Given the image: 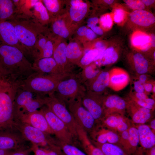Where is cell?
<instances>
[{
    "instance_id": "cell-1",
    "label": "cell",
    "mask_w": 155,
    "mask_h": 155,
    "mask_svg": "<svg viewBox=\"0 0 155 155\" xmlns=\"http://www.w3.org/2000/svg\"><path fill=\"white\" fill-rule=\"evenodd\" d=\"M32 63L18 48L0 44V76L1 79L18 85L35 72Z\"/></svg>"
},
{
    "instance_id": "cell-2",
    "label": "cell",
    "mask_w": 155,
    "mask_h": 155,
    "mask_svg": "<svg viewBox=\"0 0 155 155\" xmlns=\"http://www.w3.org/2000/svg\"><path fill=\"white\" fill-rule=\"evenodd\" d=\"M18 40L24 51V55L33 62L36 60V44L38 36L46 34L48 29L32 18L15 16L10 20Z\"/></svg>"
},
{
    "instance_id": "cell-3",
    "label": "cell",
    "mask_w": 155,
    "mask_h": 155,
    "mask_svg": "<svg viewBox=\"0 0 155 155\" xmlns=\"http://www.w3.org/2000/svg\"><path fill=\"white\" fill-rule=\"evenodd\" d=\"M17 86L0 79V130L13 128Z\"/></svg>"
},
{
    "instance_id": "cell-4",
    "label": "cell",
    "mask_w": 155,
    "mask_h": 155,
    "mask_svg": "<svg viewBox=\"0 0 155 155\" xmlns=\"http://www.w3.org/2000/svg\"><path fill=\"white\" fill-rule=\"evenodd\" d=\"M60 80L49 75L35 72L17 85L23 89L46 96L55 93Z\"/></svg>"
},
{
    "instance_id": "cell-5",
    "label": "cell",
    "mask_w": 155,
    "mask_h": 155,
    "mask_svg": "<svg viewBox=\"0 0 155 155\" xmlns=\"http://www.w3.org/2000/svg\"><path fill=\"white\" fill-rule=\"evenodd\" d=\"M47 96H42L17 87L14 104V115L32 113L46 105Z\"/></svg>"
},
{
    "instance_id": "cell-6",
    "label": "cell",
    "mask_w": 155,
    "mask_h": 155,
    "mask_svg": "<svg viewBox=\"0 0 155 155\" xmlns=\"http://www.w3.org/2000/svg\"><path fill=\"white\" fill-rule=\"evenodd\" d=\"M86 89L75 76V74L60 81L58 84L55 95L65 104L69 102L81 98Z\"/></svg>"
},
{
    "instance_id": "cell-7",
    "label": "cell",
    "mask_w": 155,
    "mask_h": 155,
    "mask_svg": "<svg viewBox=\"0 0 155 155\" xmlns=\"http://www.w3.org/2000/svg\"><path fill=\"white\" fill-rule=\"evenodd\" d=\"M13 127L18 131L26 141L40 147L47 148L58 144V142L48 134L27 124L14 120Z\"/></svg>"
},
{
    "instance_id": "cell-8",
    "label": "cell",
    "mask_w": 155,
    "mask_h": 155,
    "mask_svg": "<svg viewBox=\"0 0 155 155\" xmlns=\"http://www.w3.org/2000/svg\"><path fill=\"white\" fill-rule=\"evenodd\" d=\"M46 105L65 124L74 139H78V125L65 103L54 93L47 96Z\"/></svg>"
},
{
    "instance_id": "cell-9",
    "label": "cell",
    "mask_w": 155,
    "mask_h": 155,
    "mask_svg": "<svg viewBox=\"0 0 155 155\" xmlns=\"http://www.w3.org/2000/svg\"><path fill=\"white\" fill-rule=\"evenodd\" d=\"M81 99L71 101L66 104L77 125L91 137L95 131L96 121L91 113L83 106Z\"/></svg>"
},
{
    "instance_id": "cell-10",
    "label": "cell",
    "mask_w": 155,
    "mask_h": 155,
    "mask_svg": "<svg viewBox=\"0 0 155 155\" xmlns=\"http://www.w3.org/2000/svg\"><path fill=\"white\" fill-rule=\"evenodd\" d=\"M40 110L43 114L58 143L73 145L74 138L65 124L46 105Z\"/></svg>"
},
{
    "instance_id": "cell-11",
    "label": "cell",
    "mask_w": 155,
    "mask_h": 155,
    "mask_svg": "<svg viewBox=\"0 0 155 155\" xmlns=\"http://www.w3.org/2000/svg\"><path fill=\"white\" fill-rule=\"evenodd\" d=\"M128 28L134 31L152 32L155 24V16L151 11L139 10L129 12L126 23Z\"/></svg>"
},
{
    "instance_id": "cell-12",
    "label": "cell",
    "mask_w": 155,
    "mask_h": 155,
    "mask_svg": "<svg viewBox=\"0 0 155 155\" xmlns=\"http://www.w3.org/2000/svg\"><path fill=\"white\" fill-rule=\"evenodd\" d=\"M155 39L154 34L152 32L133 31L130 37L131 48L148 57L152 55L155 51Z\"/></svg>"
},
{
    "instance_id": "cell-13",
    "label": "cell",
    "mask_w": 155,
    "mask_h": 155,
    "mask_svg": "<svg viewBox=\"0 0 155 155\" xmlns=\"http://www.w3.org/2000/svg\"><path fill=\"white\" fill-rule=\"evenodd\" d=\"M124 40L120 37L112 38L100 58L94 63L98 66H106L116 63L119 59L123 50Z\"/></svg>"
},
{
    "instance_id": "cell-14",
    "label": "cell",
    "mask_w": 155,
    "mask_h": 155,
    "mask_svg": "<svg viewBox=\"0 0 155 155\" xmlns=\"http://www.w3.org/2000/svg\"><path fill=\"white\" fill-rule=\"evenodd\" d=\"M102 94L86 91L82 98V104L91 113L95 121H100L104 117V100Z\"/></svg>"
},
{
    "instance_id": "cell-15",
    "label": "cell",
    "mask_w": 155,
    "mask_h": 155,
    "mask_svg": "<svg viewBox=\"0 0 155 155\" xmlns=\"http://www.w3.org/2000/svg\"><path fill=\"white\" fill-rule=\"evenodd\" d=\"M14 120L28 125L49 135H54L40 109L31 113L16 114L14 115Z\"/></svg>"
},
{
    "instance_id": "cell-16",
    "label": "cell",
    "mask_w": 155,
    "mask_h": 155,
    "mask_svg": "<svg viewBox=\"0 0 155 155\" xmlns=\"http://www.w3.org/2000/svg\"><path fill=\"white\" fill-rule=\"evenodd\" d=\"M126 59L131 68L139 75L150 73L155 64L147 56L133 49L127 52Z\"/></svg>"
},
{
    "instance_id": "cell-17",
    "label": "cell",
    "mask_w": 155,
    "mask_h": 155,
    "mask_svg": "<svg viewBox=\"0 0 155 155\" xmlns=\"http://www.w3.org/2000/svg\"><path fill=\"white\" fill-rule=\"evenodd\" d=\"M32 64L36 72L49 75L60 81L68 78L61 70L53 57L36 60Z\"/></svg>"
},
{
    "instance_id": "cell-18",
    "label": "cell",
    "mask_w": 155,
    "mask_h": 155,
    "mask_svg": "<svg viewBox=\"0 0 155 155\" xmlns=\"http://www.w3.org/2000/svg\"><path fill=\"white\" fill-rule=\"evenodd\" d=\"M26 141L14 128L0 134V150H15L24 146Z\"/></svg>"
},
{
    "instance_id": "cell-19",
    "label": "cell",
    "mask_w": 155,
    "mask_h": 155,
    "mask_svg": "<svg viewBox=\"0 0 155 155\" xmlns=\"http://www.w3.org/2000/svg\"><path fill=\"white\" fill-rule=\"evenodd\" d=\"M67 44L64 42H55L53 57L58 67L67 77L74 75V65L68 60L66 55Z\"/></svg>"
},
{
    "instance_id": "cell-20",
    "label": "cell",
    "mask_w": 155,
    "mask_h": 155,
    "mask_svg": "<svg viewBox=\"0 0 155 155\" xmlns=\"http://www.w3.org/2000/svg\"><path fill=\"white\" fill-rule=\"evenodd\" d=\"M0 44L16 47L24 55V49L18 40L14 27L9 21L0 22Z\"/></svg>"
},
{
    "instance_id": "cell-21",
    "label": "cell",
    "mask_w": 155,
    "mask_h": 155,
    "mask_svg": "<svg viewBox=\"0 0 155 155\" xmlns=\"http://www.w3.org/2000/svg\"><path fill=\"white\" fill-rule=\"evenodd\" d=\"M101 126L119 133L127 130L131 125L129 119L124 115L113 114L104 117L100 121Z\"/></svg>"
},
{
    "instance_id": "cell-22",
    "label": "cell",
    "mask_w": 155,
    "mask_h": 155,
    "mask_svg": "<svg viewBox=\"0 0 155 155\" xmlns=\"http://www.w3.org/2000/svg\"><path fill=\"white\" fill-rule=\"evenodd\" d=\"M126 101V110L133 123L138 125L144 124L152 118V111L141 107L130 99Z\"/></svg>"
},
{
    "instance_id": "cell-23",
    "label": "cell",
    "mask_w": 155,
    "mask_h": 155,
    "mask_svg": "<svg viewBox=\"0 0 155 155\" xmlns=\"http://www.w3.org/2000/svg\"><path fill=\"white\" fill-rule=\"evenodd\" d=\"M104 117L113 114L124 115L126 110V100L115 95L105 96L104 100Z\"/></svg>"
},
{
    "instance_id": "cell-24",
    "label": "cell",
    "mask_w": 155,
    "mask_h": 155,
    "mask_svg": "<svg viewBox=\"0 0 155 155\" xmlns=\"http://www.w3.org/2000/svg\"><path fill=\"white\" fill-rule=\"evenodd\" d=\"M109 75L108 87L115 91L121 90L129 84L130 80L129 75L123 69L115 67L108 71Z\"/></svg>"
},
{
    "instance_id": "cell-25",
    "label": "cell",
    "mask_w": 155,
    "mask_h": 155,
    "mask_svg": "<svg viewBox=\"0 0 155 155\" xmlns=\"http://www.w3.org/2000/svg\"><path fill=\"white\" fill-rule=\"evenodd\" d=\"M109 83L108 71H101L95 77L84 84L86 91L102 94L108 87Z\"/></svg>"
},
{
    "instance_id": "cell-26",
    "label": "cell",
    "mask_w": 155,
    "mask_h": 155,
    "mask_svg": "<svg viewBox=\"0 0 155 155\" xmlns=\"http://www.w3.org/2000/svg\"><path fill=\"white\" fill-rule=\"evenodd\" d=\"M98 129L96 128L95 131L91 137L92 141L98 143H110L118 144L119 135L117 132L101 126Z\"/></svg>"
},
{
    "instance_id": "cell-27",
    "label": "cell",
    "mask_w": 155,
    "mask_h": 155,
    "mask_svg": "<svg viewBox=\"0 0 155 155\" xmlns=\"http://www.w3.org/2000/svg\"><path fill=\"white\" fill-rule=\"evenodd\" d=\"M140 143L143 150L149 149L155 145V135L149 126L145 124L138 125Z\"/></svg>"
},
{
    "instance_id": "cell-28",
    "label": "cell",
    "mask_w": 155,
    "mask_h": 155,
    "mask_svg": "<svg viewBox=\"0 0 155 155\" xmlns=\"http://www.w3.org/2000/svg\"><path fill=\"white\" fill-rule=\"evenodd\" d=\"M78 139L82 147L88 155H105L98 147L94 145L90 140L87 133L79 126L77 127Z\"/></svg>"
},
{
    "instance_id": "cell-29",
    "label": "cell",
    "mask_w": 155,
    "mask_h": 155,
    "mask_svg": "<svg viewBox=\"0 0 155 155\" xmlns=\"http://www.w3.org/2000/svg\"><path fill=\"white\" fill-rule=\"evenodd\" d=\"M84 53L83 48L77 41H71L67 45L66 57L68 61L74 65H78Z\"/></svg>"
},
{
    "instance_id": "cell-30",
    "label": "cell",
    "mask_w": 155,
    "mask_h": 155,
    "mask_svg": "<svg viewBox=\"0 0 155 155\" xmlns=\"http://www.w3.org/2000/svg\"><path fill=\"white\" fill-rule=\"evenodd\" d=\"M32 18L44 26L51 23L48 12L41 0H38L34 5L32 11Z\"/></svg>"
},
{
    "instance_id": "cell-31",
    "label": "cell",
    "mask_w": 155,
    "mask_h": 155,
    "mask_svg": "<svg viewBox=\"0 0 155 155\" xmlns=\"http://www.w3.org/2000/svg\"><path fill=\"white\" fill-rule=\"evenodd\" d=\"M15 9L14 16L32 18V8L38 0H12Z\"/></svg>"
},
{
    "instance_id": "cell-32",
    "label": "cell",
    "mask_w": 155,
    "mask_h": 155,
    "mask_svg": "<svg viewBox=\"0 0 155 155\" xmlns=\"http://www.w3.org/2000/svg\"><path fill=\"white\" fill-rule=\"evenodd\" d=\"M111 13L114 22L120 26H123L127 22L129 13L125 5L116 3L112 7Z\"/></svg>"
},
{
    "instance_id": "cell-33",
    "label": "cell",
    "mask_w": 155,
    "mask_h": 155,
    "mask_svg": "<svg viewBox=\"0 0 155 155\" xmlns=\"http://www.w3.org/2000/svg\"><path fill=\"white\" fill-rule=\"evenodd\" d=\"M51 23V30L53 34L64 38H67L69 36L70 30L64 18L58 16L53 19Z\"/></svg>"
},
{
    "instance_id": "cell-34",
    "label": "cell",
    "mask_w": 155,
    "mask_h": 155,
    "mask_svg": "<svg viewBox=\"0 0 155 155\" xmlns=\"http://www.w3.org/2000/svg\"><path fill=\"white\" fill-rule=\"evenodd\" d=\"M88 8V3L83 1L71 5L69 12L71 19L75 22L80 21L86 15Z\"/></svg>"
},
{
    "instance_id": "cell-35",
    "label": "cell",
    "mask_w": 155,
    "mask_h": 155,
    "mask_svg": "<svg viewBox=\"0 0 155 155\" xmlns=\"http://www.w3.org/2000/svg\"><path fill=\"white\" fill-rule=\"evenodd\" d=\"M96 67L94 63L85 67L76 75V77L83 84L95 77L101 71Z\"/></svg>"
},
{
    "instance_id": "cell-36",
    "label": "cell",
    "mask_w": 155,
    "mask_h": 155,
    "mask_svg": "<svg viewBox=\"0 0 155 155\" xmlns=\"http://www.w3.org/2000/svg\"><path fill=\"white\" fill-rule=\"evenodd\" d=\"M15 12L12 0H0V22L10 20L14 16Z\"/></svg>"
},
{
    "instance_id": "cell-37",
    "label": "cell",
    "mask_w": 155,
    "mask_h": 155,
    "mask_svg": "<svg viewBox=\"0 0 155 155\" xmlns=\"http://www.w3.org/2000/svg\"><path fill=\"white\" fill-rule=\"evenodd\" d=\"M91 142L99 148L105 155H129L121 146L117 144H100L92 140Z\"/></svg>"
},
{
    "instance_id": "cell-38",
    "label": "cell",
    "mask_w": 155,
    "mask_h": 155,
    "mask_svg": "<svg viewBox=\"0 0 155 155\" xmlns=\"http://www.w3.org/2000/svg\"><path fill=\"white\" fill-rule=\"evenodd\" d=\"M129 133V155H136L139 148L138 146L140 143L139 133L136 127L131 125L128 129Z\"/></svg>"
},
{
    "instance_id": "cell-39",
    "label": "cell",
    "mask_w": 155,
    "mask_h": 155,
    "mask_svg": "<svg viewBox=\"0 0 155 155\" xmlns=\"http://www.w3.org/2000/svg\"><path fill=\"white\" fill-rule=\"evenodd\" d=\"M98 51L96 49L92 47L88 49L81 59L78 66L82 69L94 62L98 56Z\"/></svg>"
},
{
    "instance_id": "cell-40",
    "label": "cell",
    "mask_w": 155,
    "mask_h": 155,
    "mask_svg": "<svg viewBox=\"0 0 155 155\" xmlns=\"http://www.w3.org/2000/svg\"><path fill=\"white\" fill-rule=\"evenodd\" d=\"M51 20L58 16L61 8V1L58 0H42Z\"/></svg>"
},
{
    "instance_id": "cell-41",
    "label": "cell",
    "mask_w": 155,
    "mask_h": 155,
    "mask_svg": "<svg viewBox=\"0 0 155 155\" xmlns=\"http://www.w3.org/2000/svg\"><path fill=\"white\" fill-rule=\"evenodd\" d=\"M54 38L48 35V38L45 45L37 59L53 57L56 42L54 41Z\"/></svg>"
},
{
    "instance_id": "cell-42",
    "label": "cell",
    "mask_w": 155,
    "mask_h": 155,
    "mask_svg": "<svg viewBox=\"0 0 155 155\" xmlns=\"http://www.w3.org/2000/svg\"><path fill=\"white\" fill-rule=\"evenodd\" d=\"M58 145L65 155H88L73 144L59 143Z\"/></svg>"
},
{
    "instance_id": "cell-43",
    "label": "cell",
    "mask_w": 155,
    "mask_h": 155,
    "mask_svg": "<svg viewBox=\"0 0 155 155\" xmlns=\"http://www.w3.org/2000/svg\"><path fill=\"white\" fill-rule=\"evenodd\" d=\"M100 27L104 31L110 30L112 28L114 23L113 17L111 13H108L102 15L100 19Z\"/></svg>"
},
{
    "instance_id": "cell-44",
    "label": "cell",
    "mask_w": 155,
    "mask_h": 155,
    "mask_svg": "<svg viewBox=\"0 0 155 155\" xmlns=\"http://www.w3.org/2000/svg\"><path fill=\"white\" fill-rule=\"evenodd\" d=\"M123 1L127 7L133 11L139 10L149 11L146 7L142 0H124Z\"/></svg>"
},
{
    "instance_id": "cell-45",
    "label": "cell",
    "mask_w": 155,
    "mask_h": 155,
    "mask_svg": "<svg viewBox=\"0 0 155 155\" xmlns=\"http://www.w3.org/2000/svg\"><path fill=\"white\" fill-rule=\"evenodd\" d=\"M109 40H99L96 41L92 45V47L98 50L99 54L94 62L97 61L100 57L107 47Z\"/></svg>"
},
{
    "instance_id": "cell-46",
    "label": "cell",
    "mask_w": 155,
    "mask_h": 155,
    "mask_svg": "<svg viewBox=\"0 0 155 155\" xmlns=\"http://www.w3.org/2000/svg\"><path fill=\"white\" fill-rule=\"evenodd\" d=\"M43 148L45 149L48 155H63L62 151L58 145L55 144Z\"/></svg>"
},
{
    "instance_id": "cell-47",
    "label": "cell",
    "mask_w": 155,
    "mask_h": 155,
    "mask_svg": "<svg viewBox=\"0 0 155 155\" xmlns=\"http://www.w3.org/2000/svg\"><path fill=\"white\" fill-rule=\"evenodd\" d=\"M31 152L30 147L25 146L14 150L11 155H30Z\"/></svg>"
},
{
    "instance_id": "cell-48",
    "label": "cell",
    "mask_w": 155,
    "mask_h": 155,
    "mask_svg": "<svg viewBox=\"0 0 155 155\" xmlns=\"http://www.w3.org/2000/svg\"><path fill=\"white\" fill-rule=\"evenodd\" d=\"M31 144L30 148L32 152H33L34 155H48L44 148L40 147L34 144Z\"/></svg>"
},
{
    "instance_id": "cell-49",
    "label": "cell",
    "mask_w": 155,
    "mask_h": 155,
    "mask_svg": "<svg viewBox=\"0 0 155 155\" xmlns=\"http://www.w3.org/2000/svg\"><path fill=\"white\" fill-rule=\"evenodd\" d=\"M130 98H132L136 99L143 101L148 98L147 94L145 92H134L131 94Z\"/></svg>"
},
{
    "instance_id": "cell-50",
    "label": "cell",
    "mask_w": 155,
    "mask_h": 155,
    "mask_svg": "<svg viewBox=\"0 0 155 155\" xmlns=\"http://www.w3.org/2000/svg\"><path fill=\"white\" fill-rule=\"evenodd\" d=\"M133 88L135 92H145L143 84L138 80L135 81L133 83Z\"/></svg>"
},
{
    "instance_id": "cell-51",
    "label": "cell",
    "mask_w": 155,
    "mask_h": 155,
    "mask_svg": "<svg viewBox=\"0 0 155 155\" xmlns=\"http://www.w3.org/2000/svg\"><path fill=\"white\" fill-rule=\"evenodd\" d=\"M86 39L88 40L92 41L96 39L97 36L91 29L88 28L85 35Z\"/></svg>"
},
{
    "instance_id": "cell-52",
    "label": "cell",
    "mask_w": 155,
    "mask_h": 155,
    "mask_svg": "<svg viewBox=\"0 0 155 155\" xmlns=\"http://www.w3.org/2000/svg\"><path fill=\"white\" fill-rule=\"evenodd\" d=\"M99 22V19L97 17L89 18L87 21V26L89 28L96 25Z\"/></svg>"
},
{
    "instance_id": "cell-53",
    "label": "cell",
    "mask_w": 155,
    "mask_h": 155,
    "mask_svg": "<svg viewBox=\"0 0 155 155\" xmlns=\"http://www.w3.org/2000/svg\"><path fill=\"white\" fill-rule=\"evenodd\" d=\"M154 84V82H152L149 80L143 84L145 92L147 94L152 92L153 86Z\"/></svg>"
},
{
    "instance_id": "cell-54",
    "label": "cell",
    "mask_w": 155,
    "mask_h": 155,
    "mask_svg": "<svg viewBox=\"0 0 155 155\" xmlns=\"http://www.w3.org/2000/svg\"><path fill=\"white\" fill-rule=\"evenodd\" d=\"M142 1L146 7L149 11H151L150 8L154 7L155 6L154 0H142Z\"/></svg>"
},
{
    "instance_id": "cell-55",
    "label": "cell",
    "mask_w": 155,
    "mask_h": 155,
    "mask_svg": "<svg viewBox=\"0 0 155 155\" xmlns=\"http://www.w3.org/2000/svg\"><path fill=\"white\" fill-rule=\"evenodd\" d=\"M96 34L102 35L104 33V31L100 27L97 25L92 26L90 28Z\"/></svg>"
},
{
    "instance_id": "cell-56",
    "label": "cell",
    "mask_w": 155,
    "mask_h": 155,
    "mask_svg": "<svg viewBox=\"0 0 155 155\" xmlns=\"http://www.w3.org/2000/svg\"><path fill=\"white\" fill-rule=\"evenodd\" d=\"M88 28L86 26H83L80 27L77 31V33L79 36H85Z\"/></svg>"
},
{
    "instance_id": "cell-57",
    "label": "cell",
    "mask_w": 155,
    "mask_h": 155,
    "mask_svg": "<svg viewBox=\"0 0 155 155\" xmlns=\"http://www.w3.org/2000/svg\"><path fill=\"white\" fill-rule=\"evenodd\" d=\"M148 75L147 74L140 75L138 80L142 84H144L148 81Z\"/></svg>"
},
{
    "instance_id": "cell-58",
    "label": "cell",
    "mask_w": 155,
    "mask_h": 155,
    "mask_svg": "<svg viewBox=\"0 0 155 155\" xmlns=\"http://www.w3.org/2000/svg\"><path fill=\"white\" fill-rule=\"evenodd\" d=\"M14 150H0V155H11Z\"/></svg>"
},
{
    "instance_id": "cell-59",
    "label": "cell",
    "mask_w": 155,
    "mask_h": 155,
    "mask_svg": "<svg viewBox=\"0 0 155 155\" xmlns=\"http://www.w3.org/2000/svg\"><path fill=\"white\" fill-rule=\"evenodd\" d=\"M144 101L149 105L155 106V102L154 99L148 97L146 98Z\"/></svg>"
},
{
    "instance_id": "cell-60",
    "label": "cell",
    "mask_w": 155,
    "mask_h": 155,
    "mask_svg": "<svg viewBox=\"0 0 155 155\" xmlns=\"http://www.w3.org/2000/svg\"><path fill=\"white\" fill-rule=\"evenodd\" d=\"M150 128L154 131L155 130V119H152L150 122Z\"/></svg>"
},
{
    "instance_id": "cell-61",
    "label": "cell",
    "mask_w": 155,
    "mask_h": 155,
    "mask_svg": "<svg viewBox=\"0 0 155 155\" xmlns=\"http://www.w3.org/2000/svg\"><path fill=\"white\" fill-rule=\"evenodd\" d=\"M82 1H83L80 0H72L70 1V4L71 6L79 3Z\"/></svg>"
},
{
    "instance_id": "cell-62",
    "label": "cell",
    "mask_w": 155,
    "mask_h": 155,
    "mask_svg": "<svg viewBox=\"0 0 155 155\" xmlns=\"http://www.w3.org/2000/svg\"><path fill=\"white\" fill-rule=\"evenodd\" d=\"M152 92H153L154 94H155V84L153 86Z\"/></svg>"
},
{
    "instance_id": "cell-63",
    "label": "cell",
    "mask_w": 155,
    "mask_h": 155,
    "mask_svg": "<svg viewBox=\"0 0 155 155\" xmlns=\"http://www.w3.org/2000/svg\"><path fill=\"white\" fill-rule=\"evenodd\" d=\"M0 79H1V77H0Z\"/></svg>"
}]
</instances>
